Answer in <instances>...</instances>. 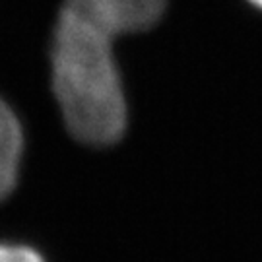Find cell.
Here are the masks:
<instances>
[{
	"label": "cell",
	"mask_w": 262,
	"mask_h": 262,
	"mask_svg": "<svg viewBox=\"0 0 262 262\" xmlns=\"http://www.w3.org/2000/svg\"><path fill=\"white\" fill-rule=\"evenodd\" d=\"M0 262H45V258L28 245L0 243Z\"/></svg>",
	"instance_id": "4"
},
{
	"label": "cell",
	"mask_w": 262,
	"mask_h": 262,
	"mask_svg": "<svg viewBox=\"0 0 262 262\" xmlns=\"http://www.w3.org/2000/svg\"><path fill=\"white\" fill-rule=\"evenodd\" d=\"M113 35L60 8L51 68L53 90L72 138L107 146L126 128V99L113 56Z\"/></svg>",
	"instance_id": "1"
},
{
	"label": "cell",
	"mask_w": 262,
	"mask_h": 262,
	"mask_svg": "<svg viewBox=\"0 0 262 262\" xmlns=\"http://www.w3.org/2000/svg\"><path fill=\"white\" fill-rule=\"evenodd\" d=\"M24 151V132L18 117L0 99V202L10 196L18 183Z\"/></svg>",
	"instance_id": "3"
},
{
	"label": "cell",
	"mask_w": 262,
	"mask_h": 262,
	"mask_svg": "<svg viewBox=\"0 0 262 262\" xmlns=\"http://www.w3.org/2000/svg\"><path fill=\"white\" fill-rule=\"evenodd\" d=\"M249 2H251V4H254L256 8H260V10H262V0H249Z\"/></svg>",
	"instance_id": "5"
},
{
	"label": "cell",
	"mask_w": 262,
	"mask_h": 262,
	"mask_svg": "<svg viewBox=\"0 0 262 262\" xmlns=\"http://www.w3.org/2000/svg\"><path fill=\"white\" fill-rule=\"evenodd\" d=\"M165 4L167 0H64L62 8L119 37L150 29Z\"/></svg>",
	"instance_id": "2"
}]
</instances>
